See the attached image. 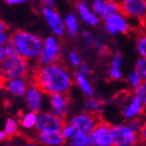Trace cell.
Listing matches in <instances>:
<instances>
[{"label": "cell", "instance_id": "cell-1", "mask_svg": "<svg viewBox=\"0 0 146 146\" xmlns=\"http://www.w3.org/2000/svg\"><path fill=\"white\" fill-rule=\"evenodd\" d=\"M34 83L46 94H67L72 86L73 77L69 70L59 62L39 65L33 75Z\"/></svg>", "mask_w": 146, "mask_h": 146}, {"label": "cell", "instance_id": "cell-2", "mask_svg": "<svg viewBox=\"0 0 146 146\" xmlns=\"http://www.w3.org/2000/svg\"><path fill=\"white\" fill-rule=\"evenodd\" d=\"M18 55L27 61L38 59L43 50V41L39 36L27 31H16L10 35V40Z\"/></svg>", "mask_w": 146, "mask_h": 146}, {"label": "cell", "instance_id": "cell-3", "mask_svg": "<svg viewBox=\"0 0 146 146\" xmlns=\"http://www.w3.org/2000/svg\"><path fill=\"white\" fill-rule=\"evenodd\" d=\"M29 61L23 57L19 55L7 57L0 63V79L25 78L29 74Z\"/></svg>", "mask_w": 146, "mask_h": 146}, {"label": "cell", "instance_id": "cell-4", "mask_svg": "<svg viewBox=\"0 0 146 146\" xmlns=\"http://www.w3.org/2000/svg\"><path fill=\"white\" fill-rule=\"evenodd\" d=\"M62 54L59 38L56 36H49L43 41V50L36 59L39 65H48L58 62Z\"/></svg>", "mask_w": 146, "mask_h": 146}, {"label": "cell", "instance_id": "cell-5", "mask_svg": "<svg viewBox=\"0 0 146 146\" xmlns=\"http://www.w3.org/2000/svg\"><path fill=\"white\" fill-rule=\"evenodd\" d=\"M114 146H135L139 142V134L129 124L112 126Z\"/></svg>", "mask_w": 146, "mask_h": 146}, {"label": "cell", "instance_id": "cell-6", "mask_svg": "<svg viewBox=\"0 0 146 146\" xmlns=\"http://www.w3.org/2000/svg\"><path fill=\"white\" fill-rule=\"evenodd\" d=\"M121 12L125 14L129 21H146V3L145 0H121L120 1Z\"/></svg>", "mask_w": 146, "mask_h": 146}, {"label": "cell", "instance_id": "cell-7", "mask_svg": "<svg viewBox=\"0 0 146 146\" xmlns=\"http://www.w3.org/2000/svg\"><path fill=\"white\" fill-rule=\"evenodd\" d=\"M91 146H114L112 126L105 122H98L89 133Z\"/></svg>", "mask_w": 146, "mask_h": 146}, {"label": "cell", "instance_id": "cell-8", "mask_svg": "<svg viewBox=\"0 0 146 146\" xmlns=\"http://www.w3.org/2000/svg\"><path fill=\"white\" fill-rule=\"evenodd\" d=\"M41 12L46 23L48 25L49 30L54 36H58V38H62L65 36V34H66L65 21H64V18L61 16V14L56 9L43 7Z\"/></svg>", "mask_w": 146, "mask_h": 146}, {"label": "cell", "instance_id": "cell-9", "mask_svg": "<svg viewBox=\"0 0 146 146\" xmlns=\"http://www.w3.org/2000/svg\"><path fill=\"white\" fill-rule=\"evenodd\" d=\"M103 21L106 32L111 36H116L118 34H127L131 29L129 18L122 12L104 18Z\"/></svg>", "mask_w": 146, "mask_h": 146}, {"label": "cell", "instance_id": "cell-10", "mask_svg": "<svg viewBox=\"0 0 146 146\" xmlns=\"http://www.w3.org/2000/svg\"><path fill=\"white\" fill-rule=\"evenodd\" d=\"M64 124L63 119L54 115L52 112H40L38 114L36 129L39 132L60 131Z\"/></svg>", "mask_w": 146, "mask_h": 146}, {"label": "cell", "instance_id": "cell-11", "mask_svg": "<svg viewBox=\"0 0 146 146\" xmlns=\"http://www.w3.org/2000/svg\"><path fill=\"white\" fill-rule=\"evenodd\" d=\"M98 119L96 114H91L88 112H83L77 114L75 116H73L72 118L69 120V123L75 128L76 131H80V132L89 133L91 130L94 128V126L98 123Z\"/></svg>", "mask_w": 146, "mask_h": 146}, {"label": "cell", "instance_id": "cell-12", "mask_svg": "<svg viewBox=\"0 0 146 146\" xmlns=\"http://www.w3.org/2000/svg\"><path fill=\"white\" fill-rule=\"evenodd\" d=\"M76 14L79 17L80 21L83 23L85 25L90 27H98L102 18L98 16L94 11L91 9V6L85 0H79L76 2Z\"/></svg>", "mask_w": 146, "mask_h": 146}, {"label": "cell", "instance_id": "cell-13", "mask_svg": "<svg viewBox=\"0 0 146 146\" xmlns=\"http://www.w3.org/2000/svg\"><path fill=\"white\" fill-rule=\"evenodd\" d=\"M43 94L44 92L40 89V87H38L35 84L34 82L32 84H29L25 94V100L30 111H34L36 113L41 112L44 104Z\"/></svg>", "mask_w": 146, "mask_h": 146}, {"label": "cell", "instance_id": "cell-14", "mask_svg": "<svg viewBox=\"0 0 146 146\" xmlns=\"http://www.w3.org/2000/svg\"><path fill=\"white\" fill-rule=\"evenodd\" d=\"M49 102L51 106V112L64 120V118L66 117L69 105V98L67 94L58 92L49 94Z\"/></svg>", "mask_w": 146, "mask_h": 146}, {"label": "cell", "instance_id": "cell-15", "mask_svg": "<svg viewBox=\"0 0 146 146\" xmlns=\"http://www.w3.org/2000/svg\"><path fill=\"white\" fill-rule=\"evenodd\" d=\"M144 110H145V107L141 100H139V98L136 94H132L130 96V98L126 103V105L124 106L122 114L125 119L132 120V119L139 118L143 114Z\"/></svg>", "mask_w": 146, "mask_h": 146}, {"label": "cell", "instance_id": "cell-16", "mask_svg": "<svg viewBox=\"0 0 146 146\" xmlns=\"http://www.w3.org/2000/svg\"><path fill=\"white\" fill-rule=\"evenodd\" d=\"M1 81L4 89L12 96H25V91L29 86L25 78H13V79H6Z\"/></svg>", "mask_w": 146, "mask_h": 146}, {"label": "cell", "instance_id": "cell-17", "mask_svg": "<svg viewBox=\"0 0 146 146\" xmlns=\"http://www.w3.org/2000/svg\"><path fill=\"white\" fill-rule=\"evenodd\" d=\"M122 65H123V57L121 53L115 52L114 54H112L109 64V69H108V75L110 79L118 81L123 78Z\"/></svg>", "mask_w": 146, "mask_h": 146}, {"label": "cell", "instance_id": "cell-18", "mask_svg": "<svg viewBox=\"0 0 146 146\" xmlns=\"http://www.w3.org/2000/svg\"><path fill=\"white\" fill-rule=\"evenodd\" d=\"M38 141L45 146H62L66 139L64 138L61 130L51 132H40Z\"/></svg>", "mask_w": 146, "mask_h": 146}, {"label": "cell", "instance_id": "cell-19", "mask_svg": "<svg viewBox=\"0 0 146 146\" xmlns=\"http://www.w3.org/2000/svg\"><path fill=\"white\" fill-rule=\"evenodd\" d=\"M66 34L70 39H74L79 34V17L74 12H70L64 17Z\"/></svg>", "mask_w": 146, "mask_h": 146}, {"label": "cell", "instance_id": "cell-20", "mask_svg": "<svg viewBox=\"0 0 146 146\" xmlns=\"http://www.w3.org/2000/svg\"><path fill=\"white\" fill-rule=\"evenodd\" d=\"M73 81L75 82V84L78 86V88L82 91V94L87 98L94 96V88L91 86L90 82L86 76L82 75L79 71H75L73 73Z\"/></svg>", "mask_w": 146, "mask_h": 146}, {"label": "cell", "instance_id": "cell-21", "mask_svg": "<svg viewBox=\"0 0 146 146\" xmlns=\"http://www.w3.org/2000/svg\"><path fill=\"white\" fill-rule=\"evenodd\" d=\"M69 146H91L89 134L76 131L72 136L67 139Z\"/></svg>", "mask_w": 146, "mask_h": 146}, {"label": "cell", "instance_id": "cell-22", "mask_svg": "<svg viewBox=\"0 0 146 146\" xmlns=\"http://www.w3.org/2000/svg\"><path fill=\"white\" fill-rule=\"evenodd\" d=\"M36 121H38V114L34 111H30L21 117V125L25 129H32V128L36 127Z\"/></svg>", "mask_w": 146, "mask_h": 146}, {"label": "cell", "instance_id": "cell-23", "mask_svg": "<svg viewBox=\"0 0 146 146\" xmlns=\"http://www.w3.org/2000/svg\"><path fill=\"white\" fill-rule=\"evenodd\" d=\"M102 103L100 100H96V98H94L92 96L90 98H87V100H84L83 103V109H84L85 112L91 113V114H98L102 110Z\"/></svg>", "mask_w": 146, "mask_h": 146}, {"label": "cell", "instance_id": "cell-24", "mask_svg": "<svg viewBox=\"0 0 146 146\" xmlns=\"http://www.w3.org/2000/svg\"><path fill=\"white\" fill-rule=\"evenodd\" d=\"M136 51L140 57H146V32L140 33L136 38Z\"/></svg>", "mask_w": 146, "mask_h": 146}, {"label": "cell", "instance_id": "cell-25", "mask_svg": "<svg viewBox=\"0 0 146 146\" xmlns=\"http://www.w3.org/2000/svg\"><path fill=\"white\" fill-rule=\"evenodd\" d=\"M119 12H121V8H120V3L119 2H114V1H110L107 0V3H106L105 7V11L102 16V19L106 17H109L111 15H114Z\"/></svg>", "mask_w": 146, "mask_h": 146}, {"label": "cell", "instance_id": "cell-26", "mask_svg": "<svg viewBox=\"0 0 146 146\" xmlns=\"http://www.w3.org/2000/svg\"><path fill=\"white\" fill-rule=\"evenodd\" d=\"M126 81H127V83L129 84V86L134 90L136 87H138L141 84L142 82H143V80H142V78L140 77L139 74H138L136 71L133 70L126 75Z\"/></svg>", "mask_w": 146, "mask_h": 146}, {"label": "cell", "instance_id": "cell-27", "mask_svg": "<svg viewBox=\"0 0 146 146\" xmlns=\"http://www.w3.org/2000/svg\"><path fill=\"white\" fill-rule=\"evenodd\" d=\"M134 70L136 71L143 81L146 80V57H140L135 62Z\"/></svg>", "mask_w": 146, "mask_h": 146}, {"label": "cell", "instance_id": "cell-28", "mask_svg": "<svg viewBox=\"0 0 146 146\" xmlns=\"http://www.w3.org/2000/svg\"><path fill=\"white\" fill-rule=\"evenodd\" d=\"M18 123L12 118H8L4 126V132L6 133L7 137H12L17 133Z\"/></svg>", "mask_w": 146, "mask_h": 146}, {"label": "cell", "instance_id": "cell-29", "mask_svg": "<svg viewBox=\"0 0 146 146\" xmlns=\"http://www.w3.org/2000/svg\"><path fill=\"white\" fill-rule=\"evenodd\" d=\"M67 60H68L69 64L73 68H78L82 64L81 57H80V55L75 50L69 51L68 54H67Z\"/></svg>", "mask_w": 146, "mask_h": 146}, {"label": "cell", "instance_id": "cell-30", "mask_svg": "<svg viewBox=\"0 0 146 146\" xmlns=\"http://www.w3.org/2000/svg\"><path fill=\"white\" fill-rule=\"evenodd\" d=\"M106 3H107V0H92L90 3L91 9L94 11V13L98 16H100L102 18L105 11V7Z\"/></svg>", "mask_w": 146, "mask_h": 146}, {"label": "cell", "instance_id": "cell-31", "mask_svg": "<svg viewBox=\"0 0 146 146\" xmlns=\"http://www.w3.org/2000/svg\"><path fill=\"white\" fill-rule=\"evenodd\" d=\"M80 35H81V38L83 39V41H84L85 43H87L90 46H94V47H96V48L100 45V43H103V42H100V41H98V39H96V38L91 35V33L88 32L87 30H82V32Z\"/></svg>", "mask_w": 146, "mask_h": 146}, {"label": "cell", "instance_id": "cell-32", "mask_svg": "<svg viewBox=\"0 0 146 146\" xmlns=\"http://www.w3.org/2000/svg\"><path fill=\"white\" fill-rule=\"evenodd\" d=\"M133 94H136V96L139 98V100H141L142 104H143L146 109V85H145V83H144V81L142 82L139 86L136 87V88L133 90Z\"/></svg>", "mask_w": 146, "mask_h": 146}, {"label": "cell", "instance_id": "cell-33", "mask_svg": "<svg viewBox=\"0 0 146 146\" xmlns=\"http://www.w3.org/2000/svg\"><path fill=\"white\" fill-rule=\"evenodd\" d=\"M61 132H62V134H63L64 138L67 140L76 132V129L73 127L70 123H67L63 125V127H62V129H61Z\"/></svg>", "mask_w": 146, "mask_h": 146}, {"label": "cell", "instance_id": "cell-34", "mask_svg": "<svg viewBox=\"0 0 146 146\" xmlns=\"http://www.w3.org/2000/svg\"><path fill=\"white\" fill-rule=\"evenodd\" d=\"M96 49H98V53H100V55L102 56L103 58H105V59H107V58L111 57L112 56V54H111V51H110V49L107 47V45H106L105 43H100V45L96 47Z\"/></svg>", "mask_w": 146, "mask_h": 146}, {"label": "cell", "instance_id": "cell-35", "mask_svg": "<svg viewBox=\"0 0 146 146\" xmlns=\"http://www.w3.org/2000/svg\"><path fill=\"white\" fill-rule=\"evenodd\" d=\"M5 48H6L7 57H13V56H16V55H18V53H17V51H16L15 47H14V45L10 41H9L7 44H5Z\"/></svg>", "mask_w": 146, "mask_h": 146}, {"label": "cell", "instance_id": "cell-36", "mask_svg": "<svg viewBox=\"0 0 146 146\" xmlns=\"http://www.w3.org/2000/svg\"><path fill=\"white\" fill-rule=\"evenodd\" d=\"M142 123H143V122H142L139 118H136V119H132V120H129V123L128 124H129V126H130L132 129H134L136 132L139 133V130L142 126Z\"/></svg>", "mask_w": 146, "mask_h": 146}, {"label": "cell", "instance_id": "cell-37", "mask_svg": "<svg viewBox=\"0 0 146 146\" xmlns=\"http://www.w3.org/2000/svg\"><path fill=\"white\" fill-rule=\"evenodd\" d=\"M138 134H139V142L146 144V120L142 123V126L140 128Z\"/></svg>", "mask_w": 146, "mask_h": 146}, {"label": "cell", "instance_id": "cell-38", "mask_svg": "<svg viewBox=\"0 0 146 146\" xmlns=\"http://www.w3.org/2000/svg\"><path fill=\"white\" fill-rule=\"evenodd\" d=\"M78 71L81 73L82 75L86 76V77H88V76L90 75V73H91L90 67H89L87 64H84V63H82L81 65L78 67Z\"/></svg>", "mask_w": 146, "mask_h": 146}, {"label": "cell", "instance_id": "cell-39", "mask_svg": "<svg viewBox=\"0 0 146 146\" xmlns=\"http://www.w3.org/2000/svg\"><path fill=\"white\" fill-rule=\"evenodd\" d=\"M9 40H10V36H9L7 31L0 33V45H5L8 43Z\"/></svg>", "mask_w": 146, "mask_h": 146}, {"label": "cell", "instance_id": "cell-40", "mask_svg": "<svg viewBox=\"0 0 146 146\" xmlns=\"http://www.w3.org/2000/svg\"><path fill=\"white\" fill-rule=\"evenodd\" d=\"M40 3L43 5V7H48V8H55L56 6V1L55 0H39Z\"/></svg>", "mask_w": 146, "mask_h": 146}, {"label": "cell", "instance_id": "cell-41", "mask_svg": "<svg viewBox=\"0 0 146 146\" xmlns=\"http://www.w3.org/2000/svg\"><path fill=\"white\" fill-rule=\"evenodd\" d=\"M6 58H7V54H6L5 45H0V63L4 59H6Z\"/></svg>", "mask_w": 146, "mask_h": 146}, {"label": "cell", "instance_id": "cell-42", "mask_svg": "<svg viewBox=\"0 0 146 146\" xmlns=\"http://www.w3.org/2000/svg\"><path fill=\"white\" fill-rule=\"evenodd\" d=\"M5 1L9 5H19V4H23V3L27 2L29 0H5Z\"/></svg>", "mask_w": 146, "mask_h": 146}, {"label": "cell", "instance_id": "cell-43", "mask_svg": "<svg viewBox=\"0 0 146 146\" xmlns=\"http://www.w3.org/2000/svg\"><path fill=\"white\" fill-rule=\"evenodd\" d=\"M6 137H7V135H6V133L4 132V130L0 131V142H2L3 140L6 139Z\"/></svg>", "mask_w": 146, "mask_h": 146}, {"label": "cell", "instance_id": "cell-44", "mask_svg": "<svg viewBox=\"0 0 146 146\" xmlns=\"http://www.w3.org/2000/svg\"><path fill=\"white\" fill-rule=\"evenodd\" d=\"M6 30V25H4V23H3L2 21H0V33H2V32H5Z\"/></svg>", "mask_w": 146, "mask_h": 146}, {"label": "cell", "instance_id": "cell-45", "mask_svg": "<svg viewBox=\"0 0 146 146\" xmlns=\"http://www.w3.org/2000/svg\"><path fill=\"white\" fill-rule=\"evenodd\" d=\"M25 146H39V145L36 143H27V144H25Z\"/></svg>", "mask_w": 146, "mask_h": 146}, {"label": "cell", "instance_id": "cell-46", "mask_svg": "<svg viewBox=\"0 0 146 146\" xmlns=\"http://www.w3.org/2000/svg\"><path fill=\"white\" fill-rule=\"evenodd\" d=\"M110 1H114V2H119V3H120V1H121V0H110Z\"/></svg>", "mask_w": 146, "mask_h": 146}, {"label": "cell", "instance_id": "cell-47", "mask_svg": "<svg viewBox=\"0 0 146 146\" xmlns=\"http://www.w3.org/2000/svg\"><path fill=\"white\" fill-rule=\"evenodd\" d=\"M144 83H145V85H146V80H145V81H144Z\"/></svg>", "mask_w": 146, "mask_h": 146}, {"label": "cell", "instance_id": "cell-48", "mask_svg": "<svg viewBox=\"0 0 146 146\" xmlns=\"http://www.w3.org/2000/svg\"><path fill=\"white\" fill-rule=\"evenodd\" d=\"M145 3H146V0H145ZM145 23H146V21H145Z\"/></svg>", "mask_w": 146, "mask_h": 146}, {"label": "cell", "instance_id": "cell-49", "mask_svg": "<svg viewBox=\"0 0 146 146\" xmlns=\"http://www.w3.org/2000/svg\"><path fill=\"white\" fill-rule=\"evenodd\" d=\"M141 146H145V145H141Z\"/></svg>", "mask_w": 146, "mask_h": 146}]
</instances>
